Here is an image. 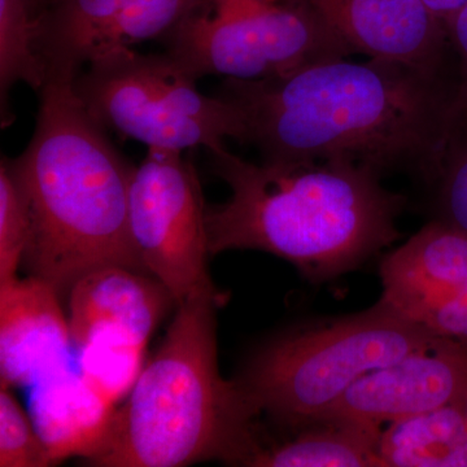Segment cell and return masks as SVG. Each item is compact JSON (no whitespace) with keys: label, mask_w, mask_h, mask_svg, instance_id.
Returning <instances> with one entry per match:
<instances>
[{"label":"cell","mask_w":467,"mask_h":467,"mask_svg":"<svg viewBox=\"0 0 467 467\" xmlns=\"http://www.w3.org/2000/svg\"><path fill=\"white\" fill-rule=\"evenodd\" d=\"M77 350L79 371L116 405L129 395L144 367L146 347L125 337H95Z\"/></svg>","instance_id":"obj_18"},{"label":"cell","mask_w":467,"mask_h":467,"mask_svg":"<svg viewBox=\"0 0 467 467\" xmlns=\"http://www.w3.org/2000/svg\"><path fill=\"white\" fill-rule=\"evenodd\" d=\"M353 54L445 72L454 67L447 27L422 0H313Z\"/></svg>","instance_id":"obj_11"},{"label":"cell","mask_w":467,"mask_h":467,"mask_svg":"<svg viewBox=\"0 0 467 467\" xmlns=\"http://www.w3.org/2000/svg\"><path fill=\"white\" fill-rule=\"evenodd\" d=\"M439 339L379 299L355 315L278 335L252 355L236 382L260 417L281 427L306 425L359 378Z\"/></svg>","instance_id":"obj_5"},{"label":"cell","mask_w":467,"mask_h":467,"mask_svg":"<svg viewBox=\"0 0 467 467\" xmlns=\"http://www.w3.org/2000/svg\"><path fill=\"white\" fill-rule=\"evenodd\" d=\"M33 387L29 414L55 465L94 456L109 434L115 402L70 368Z\"/></svg>","instance_id":"obj_14"},{"label":"cell","mask_w":467,"mask_h":467,"mask_svg":"<svg viewBox=\"0 0 467 467\" xmlns=\"http://www.w3.org/2000/svg\"><path fill=\"white\" fill-rule=\"evenodd\" d=\"M161 42L196 79L261 81L353 55L313 0H198Z\"/></svg>","instance_id":"obj_7"},{"label":"cell","mask_w":467,"mask_h":467,"mask_svg":"<svg viewBox=\"0 0 467 467\" xmlns=\"http://www.w3.org/2000/svg\"><path fill=\"white\" fill-rule=\"evenodd\" d=\"M196 82L167 52L119 48L86 66L73 88L101 128L149 149L217 150L227 138L245 144L239 107L223 95L202 94Z\"/></svg>","instance_id":"obj_6"},{"label":"cell","mask_w":467,"mask_h":467,"mask_svg":"<svg viewBox=\"0 0 467 467\" xmlns=\"http://www.w3.org/2000/svg\"><path fill=\"white\" fill-rule=\"evenodd\" d=\"M73 81L48 77L32 140L9 159L29 209L24 265L60 295L99 267L147 273L129 223L134 167L86 110Z\"/></svg>","instance_id":"obj_3"},{"label":"cell","mask_w":467,"mask_h":467,"mask_svg":"<svg viewBox=\"0 0 467 467\" xmlns=\"http://www.w3.org/2000/svg\"><path fill=\"white\" fill-rule=\"evenodd\" d=\"M73 348L100 337H125L147 347L169 306L171 292L149 273L104 266L78 279L67 292Z\"/></svg>","instance_id":"obj_13"},{"label":"cell","mask_w":467,"mask_h":467,"mask_svg":"<svg viewBox=\"0 0 467 467\" xmlns=\"http://www.w3.org/2000/svg\"><path fill=\"white\" fill-rule=\"evenodd\" d=\"M445 27L456 69L457 116L467 121V5L451 17Z\"/></svg>","instance_id":"obj_22"},{"label":"cell","mask_w":467,"mask_h":467,"mask_svg":"<svg viewBox=\"0 0 467 467\" xmlns=\"http://www.w3.org/2000/svg\"><path fill=\"white\" fill-rule=\"evenodd\" d=\"M223 295L178 304L167 335L85 462L98 467H182L205 461L243 466L260 416L217 358L216 310Z\"/></svg>","instance_id":"obj_4"},{"label":"cell","mask_w":467,"mask_h":467,"mask_svg":"<svg viewBox=\"0 0 467 467\" xmlns=\"http://www.w3.org/2000/svg\"><path fill=\"white\" fill-rule=\"evenodd\" d=\"M263 161L344 160L435 183L456 124V69L333 58L261 81L223 79Z\"/></svg>","instance_id":"obj_1"},{"label":"cell","mask_w":467,"mask_h":467,"mask_svg":"<svg viewBox=\"0 0 467 467\" xmlns=\"http://www.w3.org/2000/svg\"><path fill=\"white\" fill-rule=\"evenodd\" d=\"M58 296L34 275L0 285V384L36 386L69 368L73 343Z\"/></svg>","instance_id":"obj_12"},{"label":"cell","mask_w":467,"mask_h":467,"mask_svg":"<svg viewBox=\"0 0 467 467\" xmlns=\"http://www.w3.org/2000/svg\"><path fill=\"white\" fill-rule=\"evenodd\" d=\"M281 429L287 432L269 434L259 420L254 444L243 466L383 467V427L318 420Z\"/></svg>","instance_id":"obj_15"},{"label":"cell","mask_w":467,"mask_h":467,"mask_svg":"<svg viewBox=\"0 0 467 467\" xmlns=\"http://www.w3.org/2000/svg\"><path fill=\"white\" fill-rule=\"evenodd\" d=\"M465 391L467 346L439 339L359 378L319 420L383 427L435 410Z\"/></svg>","instance_id":"obj_10"},{"label":"cell","mask_w":467,"mask_h":467,"mask_svg":"<svg viewBox=\"0 0 467 467\" xmlns=\"http://www.w3.org/2000/svg\"><path fill=\"white\" fill-rule=\"evenodd\" d=\"M230 198L208 205L211 256L257 250L321 284L353 272L399 238L404 196L382 175L344 160L260 164L226 147L207 150Z\"/></svg>","instance_id":"obj_2"},{"label":"cell","mask_w":467,"mask_h":467,"mask_svg":"<svg viewBox=\"0 0 467 467\" xmlns=\"http://www.w3.org/2000/svg\"><path fill=\"white\" fill-rule=\"evenodd\" d=\"M181 150L149 149L134 168L129 223L144 269L175 304L216 290L208 272L207 207L198 171Z\"/></svg>","instance_id":"obj_8"},{"label":"cell","mask_w":467,"mask_h":467,"mask_svg":"<svg viewBox=\"0 0 467 467\" xmlns=\"http://www.w3.org/2000/svg\"><path fill=\"white\" fill-rule=\"evenodd\" d=\"M48 69L39 45V15L33 0H0V107L3 126L14 119L9 113V92L26 84L41 91Z\"/></svg>","instance_id":"obj_17"},{"label":"cell","mask_w":467,"mask_h":467,"mask_svg":"<svg viewBox=\"0 0 467 467\" xmlns=\"http://www.w3.org/2000/svg\"><path fill=\"white\" fill-rule=\"evenodd\" d=\"M434 184L435 220L467 234V121L459 116Z\"/></svg>","instance_id":"obj_21"},{"label":"cell","mask_w":467,"mask_h":467,"mask_svg":"<svg viewBox=\"0 0 467 467\" xmlns=\"http://www.w3.org/2000/svg\"><path fill=\"white\" fill-rule=\"evenodd\" d=\"M422 2L444 26L467 5V0H422Z\"/></svg>","instance_id":"obj_23"},{"label":"cell","mask_w":467,"mask_h":467,"mask_svg":"<svg viewBox=\"0 0 467 467\" xmlns=\"http://www.w3.org/2000/svg\"><path fill=\"white\" fill-rule=\"evenodd\" d=\"M30 235L29 209L9 159L0 161V285L17 279Z\"/></svg>","instance_id":"obj_19"},{"label":"cell","mask_w":467,"mask_h":467,"mask_svg":"<svg viewBox=\"0 0 467 467\" xmlns=\"http://www.w3.org/2000/svg\"><path fill=\"white\" fill-rule=\"evenodd\" d=\"M55 465L50 451L11 392V387L0 384V466L47 467Z\"/></svg>","instance_id":"obj_20"},{"label":"cell","mask_w":467,"mask_h":467,"mask_svg":"<svg viewBox=\"0 0 467 467\" xmlns=\"http://www.w3.org/2000/svg\"><path fill=\"white\" fill-rule=\"evenodd\" d=\"M382 296L441 339L467 346V234L432 220L380 261Z\"/></svg>","instance_id":"obj_9"},{"label":"cell","mask_w":467,"mask_h":467,"mask_svg":"<svg viewBox=\"0 0 467 467\" xmlns=\"http://www.w3.org/2000/svg\"><path fill=\"white\" fill-rule=\"evenodd\" d=\"M383 467H467V391L442 407L387 425Z\"/></svg>","instance_id":"obj_16"}]
</instances>
